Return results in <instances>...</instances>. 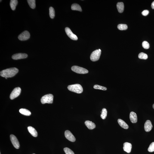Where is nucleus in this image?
I'll use <instances>...</instances> for the list:
<instances>
[{
    "instance_id": "1",
    "label": "nucleus",
    "mask_w": 154,
    "mask_h": 154,
    "mask_svg": "<svg viewBox=\"0 0 154 154\" xmlns=\"http://www.w3.org/2000/svg\"><path fill=\"white\" fill-rule=\"evenodd\" d=\"M18 72V70L17 68H11L1 71L0 75L4 77H11L15 75Z\"/></svg>"
},
{
    "instance_id": "2",
    "label": "nucleus",
    "mask_w": 154,
    "mask_h": 154,
    "mask_svg": "<svg viewBox=\"0 0 154 154\" xmlns=\"http://www.w3.org/2000/svg\"><path fill=\"white\" fill-rule=\"evenodd\" d=\"M67 88L69 91L78 94L82 93L83 91L82 86L79 84L69 85L68 86Z\"/></svg>"
},
{
    "instance_id": "3",
    "label": "nucleus",
    "mask_w": 154,
    "mask_h": 154,
    "mask_svg": "<svg viewBox=\"0 0 154 154\" xmlns=\"http://www.w3.org/2000/svg\"><path fill=\"white\" fill-rule=\"evenodd\" d=\"M54 96L51 94H48L43 96L41 99V102L42 104L45 103L52 104L53 103Z\"/></svg>"
},
{
    "instance_id": "4",
    "label": "nucleus",
    "mask_w": 154,
    "mask_h": 154,
    "mask_svg": "<svg viewBox=\"0 0 154 154\" xmlns=\"http://www.w3.org/2000/svg\"><path fill=\"white\" fill-rule=\"evenodd\" d=\"M72 70L73 72L78 74H85L88 72V71L87 69L77 66H72Z\"/></svg>"
},
{
    "instance_id": "5",
    "label": "nucleus",
    "mask_w": 154,
    "mask_h": 154,
    "mask_svg": "<svg viewBox=\"0 0 154 154\" xmlns=\"http://www.w3.org/2000/svg\"><path fill=\"white\" fill-rule=\"evenodd\" d=\"M101 54V51H99V50L93 51L90 56L91 60L93 61H97L100 58Z\"/></svg>"
},
{
    "instance_id": "6",
    "label": "nucleus",
    "mask_w": 154,
    "mask_h": 154,
    "mask_svg": "<svg viewBox=\"0 0 154 154\" xmlns=\"http://www.w3.org/2000/svg\"><path fill=\"white\" fill-rule=\"evenodd\" d=\"M21 91V89L20 87H18L15 88L10 95V99L11 100L14 99L18 97L20 95Z\"/></svg>"
},
{
    "instance_id": "7",
    "label": "nucleus",
    "mask_w": 154,
    "mask_h": 154,
    "mask_svg": "<svg viewBox=\"0 0 154 154\" xmlns=\"http://www.w3.org/2000/svg\"><path fill=\"white\" fill-rule=\"evenodd\" d=\"M30 37V34L27 31H25L20 34L18 36V39L20 41H26Z\"/></svg>"
},
{
    "instance_id": "8",
    "label": "nucleus",
    "mask_w": 154,
    "mask_h": 154,
    "mask_svg": "<svg viewBox=\"0 0 154 154\" xmlns=\"http://www.w3.org/2000/svg\"><path fill=\"white\" fill-rule=\"evenodd\" d=\"M10 140L14 147L17 149H18L20 147V143L16 137L14 135L11 134L10 136Z\"/></svg>"
},
{
    "instance_id": "9",
    "label": "nucleus",
    "mask_w": 154,
    "mask_h": 154,
    "mask_svg": "<svg viewBox=\"0 0 154 154\" xmlns=\"http://www.w3.org/2000/svg\"><path fill=\"white\" fill-rule=\"evenodd\" d=\"M65 31L66 34L71 39L74 40H77L78 39L77 37L72 32V31L69 28H65Z\"/></svg>"
},
{
    "instance_id": "10",
    "label": "nucleus",
    "mask_w": 154,
    "mask_h": 154,
    "mask_svg": "<svg viewBox=\"0 0 154 154\" xmlns=\"http://www.w3.org/2000/svg\"><path fill=\"white\" fill-rule=\"evenodd\" d=\"M65 135L66 138L69 141L74 142L76 140V138L74 136L71 132L68 130H67L65 132Z\"/></svg>"
},
{
    "instance_id": "11",
    "label": "nucleus",
    "mask_w": 154,
    "mask_h": 154,
    "mask_svg": "<svg viewBox=\"0 0 154 154\" xmlns=\"http://www.w3.org/2000/svg\"><path fill=\"white\" fill-rule=\"evenodd\" d=\"M28 55L23 53H18L12 55V58L13 60H18L19 59L26 58L28 57Z\"/></svg>"
},
{
    "instance_id": "12",
    "label": "nucleus",
    "mask_w": 154,
    "mask_h": 154,
    "mask_svg": "<svg viewBox=\"0 0 154 154\" xmlns=\"http://www.w3.org/2000/svg\"><path fill=\"white\" fill-rule=\"evenodd\" d=\"M153 126L151 122L150 121L147 120L145 123L144 128L145 131L146 132H149L151 130Z\"/></svg>"
},
{
    "instance_id": "13",
    "label": "nucleus",
    "mask_w": 154,
    "mask_h": 154,
    "mask_svg": "<svg viewBox=\"0 0 154 154\" xmlns=\"http://www.w3.org/2000/svg\"><path fill=\"white\" fill-rule=\"evenodd\" d=\"M123 149L124 151L128 153H130L131 152L132 145L131 143H124Z\"/></svg>"
},
{
    "instance_id": "14",
    "label": "nucleus",
    "mask_w": 154,
    "mask_h": 154,
    "mask_svg": "<svg viewBox=\"0 0 154 154\" xmlns=\"http://www.w3.org/2000/svg\"><path fill=\"white\" fill-rule=\"evenodd\" d=\"M130 118L131 122L133 123H136L137 122V117L135 112H131L130 113Z\"/></svg>"
},
{
    "instance_id": "15",
    "label": "nucleus",
    "mask_w": 154,
    "mask_h": 154,
    "mask_svg": "<svg viewBox=\"0 0 154 154\" xmlns=\"http://www.w3.org/2000/svg\"><path fill=\"white\" fill-rule=\"evenodd\" d=\"M85 125L88 129L93 130L95 128L96 125L94 123L89 121H87L85 122Z\"/></svg>"
},
{
    "instance_id": "16",
    "label": "nucleus",
    "mask_w": 154,
    "mask_h": 154,
    "mask_svg": "<svg viewBox=\"0 0 154 154\" xmlns=\"http://www.w3.org/2000/svg\"><path fill=\"white\" fill-rule=\"evenodd\" d=\"M28 131L30 134L34 137H37L38 135L37 132L35 129L32 126H29L28 127Z\"/></svg>"
},
{
    "instance_id": "17",
    "label": "nucleus",
    "mask_w": 154,
    "mask_h": 154,
    "mask_svg": "<svg viewBox=\"0 0 154 154\" xmlns=\"http://www.w3.org/2000/svg\"><path fill=\"white\" fill-rule=\"evenodd\" d=\"M118 124L122 128L125 129H128L129 128V126L124 121L122 120L119 119L118 120Z\"/></svg>"
},
{
    "instance_id": "18",
    "label": "nucleus",
    "mask_w": 154,
    "mask_h": 154,
    "mask_svg": "<svg viewBox=\"0 0 154 154\" xmlns=\"http://www.w3.org/2000/svg\"><path fill=\"white\" fill-rule=\"evenodd\" d=\"M117 8L118 11L120 13L123 12L124 10V5L123 3L119 2L117 4Z\"/></svg>"
},
{
    "instance_id": "19",
    "label": "nucleus",
    "mask_w": 154,
    "mask_h": 154,
    "mask_svg": "<svg viewBox=\"0 0 154 154\" xmlns=\"http://www.w3.org/2000/svg\"><path fill=\"white\" fill-rule=\"evenodd\" d=\"M19 112L22 115L26 116H29L31 114V112L30 111L26 109H21L19 110Z\"/></svg>"
},
{
    "instance_id": "20",
    "label": "nucleus",
    "mask_w": 154,
    "mask_h": 154,
    "mask_svg": "<svg viewBox=\"0 0 154 154\" xmlns=\"http://www.w3.org/2000/svg\"><path fill=\"white\" fill-rule=\"evenodd\" d=\"M17 3L18 1L17 0H11L10 1V5L12 10H14L16 9Z\"/></svg>"
},
{
    "instance_id": "21",
    "label": "nucleus",
    "mask_w": 154,
    "mask_h": 154,
    "mask_svg": "<svg viewBox=\"0 0 154 154\" xmlns=\"http://www.w3.org/2000/svg\"><path fill=\"white\" fill-rule=\"evenodd\" d=\"M71 8L72 10H77L80 11H82L81 7L78 4H72L71 6Z\"/></svg>"
},
{
    "instance_id": "22",
    "label": "nucleus",
    "mask_w": 154,
    "mask_h": 154,
    "mask_svg": "<svg viewBox=\"0 0 154 154\" xmlns=\"http://www.w3.org/2000/svg\"><path fill=\"white\" fill-rule=\"evenodd\" d=\"M107 110L105 108H103L102 109V113L100 115L101 117L103 119H105L107 117Z\"/></svg>"
},
{
    "instance_id": "23",
    "label": "nucleus",
    "mask_w": 154,
    "mask_h": 154,
    "mask_svg": "<svg viewBox=\"0 0 154 154\" xmlns=\"http://www.w3.org/2000/svg\"><path fill=\"white\" fill-rule=\"evenodd\" d=\"M27 1L30 8L32 9L35 8L36 7L35 0H28Z\"/></svg>"
},
{
    "instance_id": "24",
    "label": "nucleus",
    "mask_w": 154,
    "mask_h": 154,
    "mask_svg": "<svg viewBox=\"0 0 154 154\" xmlns=\"http://www.w3.org/2000/svg\"><path fill=\"white\" fill-rule=\"evenodd\" d=\"M49 14L50 17L51 19L54 18L55 16V11L53 7H51L49 8Z\"/></svg>"
},
{
    "instance_id": "25",
    "label": "nucleus",
    "mask_w": 154,
    "mask_h": 154,
    "mask_svg": "<svg viewBox=\"0 0 154 154\" xmlns=\"http://www.w3.org/2000/svg\"><path fill=\"white\" fill-rule=\"evenodd\" d=\"M117 27L118 29L121 30H126L128 28L127 25L125 24H120L118 25Z\"/></svg>"
},
{
    "instance_id": "26",
    "label": "nucleus",
    "mask_w": 154,
    "mask_h": 154,
    "mask_svg": "<svg viewBox=\"0 0 154 154\" xmlns=\"http://www.w3.org/2000/svg\"><path fill=\"white\" fill-rule=\"evenodd\" d=\"M138 58L139 59L146 60L148 58L147 54L143 53H141L138 55Z\"/></svg>"
},
{
    "instance_id": "27",
    "label": "nucleus",
    "mask_w": 154,
    "mask_h": 154,
    "mask_svg": "<svg viewBox=\"0 0 154 154\" xmlns=\"http://www.w3.org/2000/svg\"><path fill=\"white\" fill-rule=\"evenodd\" d=\"M93 87L95 89H100L103 90V91H106L107 89L106 87L98 85H94Z\"/></svg>"
},
{
    "instance_id": "28",
    "label": "nucleus",
    "mask_w": 154,
    "mask_h": 154,
    "mask_svg": "<svg viewBox=\"0 0 154 154\" xmlns=\"http://www.w3.org/2000/svg\"><path fill=\"white\" fill-rule=\"evenodd\" d=\"M64 151L66 154H75L71 149L68 148H65L64 149Z\"/></svg>"
},
{
    "instance_id": "29",
    "label": "nucleus",
    "mask_w": 154,
    "mask_h": 154,
    "mask_svg": "<svg viewBox=\"0 0 154 154\" xmlns=\"http://www.w3.org/2000/svg\"><path fill=\"white\" fill-rule=\"evenodd\" d=\"M142 46H143V48L145 49H148L149 47V44L146 41H143L142 43Z\"/></svg>"
},
{
    "instance_id": "30",
    "label": "nucleus",
    "mask_w": 154,
    "mask_h": 154,
    "mask_svg": "<svg viewBox=\"0 0 154 154\" xmlns=\"http://www.w3.org/2000/svg\"><path fill=\"white\" fill-rule=\"evenodd\" d=\"M148 151L149 152H153L154 151V142L151 143L148 149Z\"/></svg>"
},
{
    "instance_id": "31",
    "label": "nucleus",
    "mask_w": 154,
    "mask_h": 154,
    "mask_svg": "<svg viewBox=\"0 0 154 154\" xmlns=\"http://www.w3.org/2000/svg\"><path fill=\"white\" fill-rule=\"evenodd\" d=\"M149 13L148 10H144L142 12V14L143 16H146L148 15Z\"/></svg>"
},
{
    "instance_id": "32",
    "label": "nucleus",
    "mask_w": 154,
    "mask_h": 154,
    "mask_svg": "<svg viewBox=\"0 0 154 154\" xmlns=\"http://www.w3.org/2000/svg\"><path fill=\"white\" fill-rule=\"evenodd\" d=\"M151 7L152 9H154V1L152 3Z\"/></svg>"
},
{
    "instance_id": "33",
    "label": "nucleus",
    "mask_w": 154,
    "mask_h": 154,
    "mask_svg": "<svg viewBox=\"0 0 154 154\" xmlns=\"http://www.w3.org/2000/svg\"><path fill=\"white\" fill-rule=\"evenodd\" d=\"M153 109H154V104H153Z\"/></svg>"
},
{
    "instance_id": "34",
    "label": "nucleus",
    "mask_w": 154,
    "mask_h": 154,
    "mask_svg": "<svg viewBox=\"0 0 154 154\" xmlns=\"http://www.w3.org/2000/svg\"><path fill=\"white\" fill-rule=\"evenodd\" d=\"M99 51H101V50L100 49H99Z\"/></svg>"
},
{
    "instance_id": "35",
    "label": "nucleus",
    "mask_w": 154,
    "mask_h": 154,
    "mask_svg": "<svg viewBox=\"0 0 154 154\" xmlns=\"http://www.w3.org/2000/svg\"><path fill=\"white\" fill-rule=\"evenodd\" d=\"M6 79H7V78H5Z\"/></svg>"
},
{
    "instance_id": "36",
    "label": "nucleus",
    "mask_w": 154,
    "mask_h": 154,
    "mask_svg": "<svg viewBox=\"0 0 154 154\" xmlns=\"http://www.w3.org/2000/svg\"></svg>"
}]
</instances>
